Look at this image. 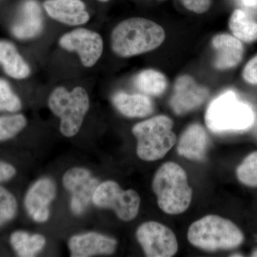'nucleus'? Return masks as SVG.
<instances>
[{"instance_id":"f257e3e1","label":"nucleus","mask_w":257,"mask_h":257,"mask_svg":"<svg viewBox=\"0 0 257 257\" xmlns=\"http://www.w3.org/2000/svg\"><path fill=\"white\" fill-rule=\"evenodd\" d=\"M165 40L162 27L146 18H133L121 22L111 35V50L121 57H131L155 50Z\"/></svg>"},{"instance_id":"f03ea898","label":"nucleus","mask_w":257,"mask_h":257,"mask_svg":"<svg viewBox=\"0 0 257 257\" xmlns=\"http://www.w3.org/2000/svg\"><path fill=\"white\" fill-rule=\"evenodd\" d=\"M152 189L159 207L166 214H182L192 202V189L189 185L187 173L175 162L161 166L154 177Z\"/></svg>"},{"instance_id":"7ed1b4c3","label":"nucleus","mask_w":257,"mask_h":257,"mask_svg":"<svg viewBox=\"0 0 257 257\" xmlns=\"http://www.w3.org/2000/svg\"><path fill=\"white\" fill-rule=\"evenodd\" d=\"M254 120L252 107L232 90L213 99L205 114L206 124L214 133L244 131L253 126Z\"/></svg>"},{"instance_id":"20e7f679","label":"nucleus","mask_w":257,"mask_h":257,"mask_svg":"<svg viewBox=\"0 0 257 257\" xmlns=\"http://www.w3.org/2000/svg\"><path fill=\"white\" fill-rule=\"evenodd\" d=\"M187 238L196 247L215 251L238 247L243 242V234L232 221L211 214L194 221Z\"/></svg>"},{"instance_id":"39448f33","label":"nucleus","mask_w":257,"mask_h":257,"mask_svg":"<svg viewBox=\"0 0 257 257\" xmlns=\"http://www.w3.org/2000/svg\"><path fill=\"white\" fill-rule=\"evenodd\" d=\"M172 128L173 121L165 115H159L135 124L133 133L138 140V157L146 162L163 158L177 143Z\"/></svg>"},{"instance_id":"423d86ee","label":"nucleus","mask_w":257,"mask_h":257,"mask_svg":"<svg viewBox=\"0 0 257 257\" xmlns=\"http://www.w3.org/2000/svg\"><path fill=\"white\" fill-rule=\"evenodd\" d=\"M48 106L60 119V133L66 138H72L82 126L89 109V97L82 87H75L72 91L58 87L49 96Z\"/></svg>"},{"instance_id":"0eeeda50","label":"nucleus","mask_w":257,"mask_h":257,"mask_svg":"<svg viewBox=\"0 0 257 257\" xmlns=\"http://www.w3.org/2000/svg\"><path fill=\"white\" fill-rule=\"evenodd\" d=\"M92 202L98 207L114 211L121 220H133L140 210V195L133 189L123 190L119 184L113 181H106L96 188Z\"/></svg>"},{"instance_id":"6e6552de","label":"nucleus","mask_w":257,"mask_h":257,"mask_svg":"<svg viewBox=\"0 0 257 257\" xmlns=\"http://www.w3.org/2000/svg\"><path fill=\"white\" fill-rule=\"evenodd\" d=\"M136 236L147 256L171 257L178 251L175 233L157 221L144 223L137 230Z\"/></svg>"},{"instance_id":"1a4fd4ad","label":"nucleus","mask_w":257,"mask_h":257,"mask_svg":"<svg viewBox=\"0 0 257 257\" xmlns=\"http://www.w3.org/2000/svg\"><path fill=\"white\" fill-rule=\"evenodd\" d=\"M63 50L74 52L78 55L85 67H92L99 61L104 42L99 33L85 28H79L64 34L59 40Z\"/></svg>"},{"instance_id":"9d476101","label":"nucleus","mask_w":257,"mask_h":257,"mask_svg":"<svg viewBox=\"0 0 257 257\" xmlns=\"http://www.w3.org/2000/svg\"><path fill=\"white\" fill-rule=\"evenodd\" d=\"M62 182L72 194L70 207L72 212L80 215L92 201L99 180L87 169L74 167L65 172Z\"/></svg>"},{"instance_id":"9b49d317","label":"nucleus","mask_w":257,"mask_h":257,"mask_svg":"<svg viewBox=\"0 0 257 257\" xmlns=\"http://www.w3.org/2000/svg\"><path fill=\"white\" fill-rule=\"evenodd\" d=\"M209 95L207 87L200 85L189 75H182L176 80L170 106L175 114L182 115L202 105Z\"/></svg>"},{"instance_id":"f8f14e48","label":"nucleus","mask_w":257,"mask_h":257,"mask_svg":"<svg viewBox=\"0 0 257 257\" xmlns=\"http://www.w3.org/2000/svg\"><path fill=\"white\" fill-rule=\"evenodd\" d=\"M57 194L52 179L42 178L29 189L25 199V207L29 215L37 222H45L50 217V205Z\"/></svg>"},{"instance_id":"ddd939ff","label":"nucleus","mask_w":257,"mask_h":257,"mask_svg":"<svg viewBox=\"0 0 257 257\" xmlns=\"http://www.w3.org/2000/svg\"><path fill=\"white\" fill-rule=\"evenodd\" d=\"M43 29V15L38 2L24 1L19 10L18 19L12 26V34L18 40H30L39 36Z\"/></svg>"},{"instance_id":"4468645a","label":"nucleus","mask_w":257,"mask_h":257,"mask_svg":"<svg viewBox=\"0 0 257 257\" xmlns=\"http://www.w3.org/2000/svg\"><path fill=\"white\" fill-rule=\"evenodd\" d=\"M71 256L88 257L98 254H111L117 246L113 238L96 232L74 235L69 240Z\"/></svg>"},{"instance_id":"2eb2a0df","label":"nucleus","mask_w":257,"mask_h":257,"mask_svg":"<svg viewBox=\"0 0 257 257\" xmlns=\"http://www.w3.org/2000/svg\"><path fill=\"white\" fill-rule=\"evenodd\" d=\"M43 6L52 20L69 26L84 25L90 19L82 0H47Z\"/></svg>"},{"instance_id":"dca6fc26","label":"nucleus","mask_w":257,"mask_h":257,"mask_svg":"<svg viewBox=\"0 0 257 257\" xmlns=\"http://www.w3.org/2000/svg\"><path fill=\"white\" fill-rule=\"evenodd\" d=\"M212 46L216 51L214 66L218 69H228L236 67L242 60V43L234 36L219 34L213 37Z\"/></svg>"},{"instance_id":"f3484780","label":"nucleus","mask_w":257,"mask_h":257,"mask_svg":"<svg viewBox=\"0 0 257 257\" xmlns=\"http://www.w3.org/2000/svg\"><path fill=\"white\" fill-rule=\"evenodd\" d=\"M209 137L202 125H190L182 134L177 147L180 156L193 161H204L206 158Z\"/></svg>"},{"instance_id":"a211bd4d","label":"nucleus","mask_w":257,"mask_h":257,"mask_svg":"<svg viewBox=\"0 0 257 257\" xmlns=\"http://www.w3.org/2000/svg\"><path fill=\"white\" fill-rule=\"evenodd\" d=\"M111 101L115 108L128 118L145 117L154 111L153 101L145 94L119 92L112 96Z\"/></svg>"},{"instance_id":"6ab92c4d","label":"nucleus","mask_w":257,"mask_h":257,"mask_svg":"<svg viewBox=\"0 0 257 257\" xmlns=\"http://www.w3.org/2000/svg\"><path fill=\"white\" fill-rule=\"evenodd\" d=\"M0 65L7 75L15 79L28 78L31 69L12 42L0 40Z\"/></svg>"},{"instance_id":"aec40b11","label":"nucleus","mask_w":257,"mask_h":257,"mask_svg":"<svg viewBox=\"0 0 257 257\" xmlns=\"http://www.w3.org/2000/svg\"><path fill=\"white\" fill-rule=\"evenodd\" d=\"M10 243L19 256L32 257L36 256L44 248L46 239L41 234L17 231L10 236Z\"/></svg>"},{"instance_id":"412c9836","label":"nucleus","mask_w":257,"mask_h":257,"mask_svg":"<svg viewBox=\"0 0 257 257\" xmlns=\"http://www.w3.org/2000/svg\"><path fill=\"white\" fill-rule=\"evenodd\" d=\"M229 26L234 36L240 41L251 43L257 40V23L243 10L233 12Z\"/></svg>"},{"instance_id":"4be33fe9","label":"nucleus","mask_w":257,"mask_h":257,"mask_svg":"<svg viewBox=\"0 0 257 257\" xmlns=\"http://www.w3.org/2000/svg\"><path fill=\"white\" fill-rule=\"evenodd\" d=\"M137 89L146 95L160 96L167 89V77L165 74L155 69H145L134 79Z\"/></svg>"},{"instance_id":"5701e85b","label":"nucleus","mask_w":257,"mask_h":257,"mask_svg":"<svg viewBox=\"0 0 257 257\" xmlns=\"http://www.w3.org/2000/svg\"><path fill=\"white\" fill-rule=\"evenodd\" d=\"M28 124L23 114L0 116V142L7 141L14 138Z\"/></svg>"},{"instance_id":"b1692460","label":"nucleus","mask_w":257,"mask_h":257,"mask_svg":"<svg viewBox=\"0 0 257 257\" xmlns=\"http://www.w3.org/2000/svg\"><path fill=\"white\" fill-rule=\"evenodd\" d=\"M239 182L248 187H257V152L250 154L236 170Z\"/></svg>"},{"instance_id":"393cba45","label":"nucleus","mask_w":257,"mask_h":257,"mask_svg":"<svg viewBox=\"0 0 257 257\" xmlns=\"http://www.w3.org/2000/svg\"><path fill=\"white\" fill-rule=\"evenodd\" d=\"M22 109V101L9 83L0 79V111L16 112Z\"/></svg>"},{"instance_id":"a878e982","label":"nucleus","mask_w":257,"mask_h":257,"mask_svg":"<svg viewBox=\"0 0 257 257\" xmlns=\"http://www.w3.org/2000/svg\"><path fill=\"white\" fill-rule=\"evenodd\" d=\"M18 202L8 189L0 186V226L9 222L16 215Z\"/></svg>"},{"instance_id":"bb28decb","label":"nucleus","mask_w":257,"mask_h":257,"mask_svg":"<svg viewBox=\"0 0 257 257\" xmlns=\"http://www.w3.org/2000/svg\"><path fill=\"white\" fill-rule=\"evenodd\" d=\"M187 10L197 14L206 13L210 8L211 0H181Z\"/></svg>"},{"instance_id":"cd10ccee","label":"nucleus","mask_w":257,"mask_h":257,"mask_svg":"<svg viewBox=\"0 0 257 257\" xmlns=\"http://www.w3.org/2000/svg\"><path fill=\"white\" fill-rule=\"evenodd\" d=\"M242 76L246 82L257 84V55L246 64L243 70Z\"/></svg>"},{"instance_id":"c85d7f7f","label":"nucleus","mask_w":257,"mask_h":257,"mask_svg":"<svg viewBox=\"0 0 257 257\" xmlns=\"http://www.w3.org/2000/svg\"><path fill=\"white\" fill-rule=\"evenodd\" d=\"M16 175V170L13 165L0 161V183L8 182Z\"/></svg>"},{"instance_id":"c756f323","label":"nucleus","mask_w":257,"mask_h":257,"mask_svg":"<svg viewBox=\"0 0 257 257\" xmlns=\"http://www.w3.org/2000/svg\"><path fill=\"white\" fill-rule=\"evenodd\" d=\"M244 6L252 9H257V0H240Z\"/></svg>"},{"instance_id":"7c9ffc66","label":"nucleus","mask_w":257,"mask_h":257,"mask_svg":"<svg viewBox=\"0 0 257 257\" xmlns=\"http://www.w3.org/2000/svg\"><path fill=\"white\" fill-rule=\"evenodd\" d=\"M251 256L257 257V250H256V251H253L252 255H251Z\"/></svg>"},{"instance_id":"2f4dec72","label":"nucleus","mask_w":257,"mask_h":257,"mask_svg":"<svg viewBox=\"0 0 257 257\" xmlns=\"http://www.w3.org/2000/svg\"><path fill=\"white\" fill-rule=\"evenodd\" d=\"M99 2H101V3H106V2L109 1V0H99Z\"/></svg>"},{"instance_id":"473e14b6","label":"nucleus","mask_w":257,"mask_h":257,"mask_svg":"<svg viewBox=\"0 0 257 257\" xmlns=\"http://www.w3.org/2000/svg\"><path fill=\"white\" fill-rule=\"evenodd\" d=\"M231 256H241V255H232Z\"/></svg>"}]
</instances>
